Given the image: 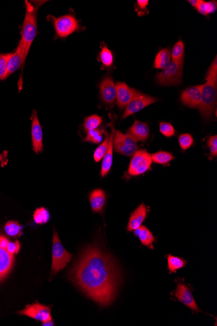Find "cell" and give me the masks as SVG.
Wrapping results in <instances>:
<instances>
[{
	"label": "cell",
	"instance_id": "1",
	"mask_svg": "<svg viewBox=\"0 0 217 326\" xmlns=\"http://www.w3.org/2000/svg\"><path fill=\"white\" fill-rule=\"evenodd\" d=\"M71 276L83 292L100 305L107 306L115 300L119 274L113 258L97 245L85 249Z\"/></svg>",
	"mask_w": 217,
	"mask_h": 326
},
{
	"label": "cell",
	"instance_id": "2",
	"mask_svg": "<svg viewBox=\"0 0 217 326\" xmlns=\"http://www.w3.org/2000/svg\"><path fill=\"white\" fill-rule=\"evenodd\" d=\"M217 98V60L213 62L208 69L206 82L202 85V102L199 110L202 119L209 121L212 118L216 107Z\"/></svg>",
	"mask_w": 217,
	"mask_h": 326
},
{
	"label": "cell",
	"instance_id": "3",
	"mask_svg": "<svg viewBox=\"0 0 217 326\" xmlns=\"http://www.w3.org/2000/svg\"><path fill=\"white\" fill-rule=\"evenodd\" d=\"M26 16L21 31V43L25 50L27 58L31 44L37 33V11L30 2L26 1Z\"/></svg>",
	"mask_w": 217,
	"mask_h": 326
},
{
	"label": "cell",
	"instance_id": "4",
	"mask_svg": "<svg viewBox=\"0 0 217 326\" xmlns=\"http://www.w3.org/2000/svg\"><path fill=\"white\" fill-rule=\"evenodd\" d=\"M183 62H170L162 72L156 74L157 84L162 86L182 84Z\"/></svg>",
	"mask_w": 217,
	"mask_h": 326
},
{
	"label": "cell",
	"instance_id": "5",
	"mask_svg": "<svg viewBox=\"0 0 217 326\" xmlns=\"http://www.w3.org/2000/svg\"><path fill=\"white\" fill-rule=\"evenodd\" d=\"M52 264H51V275H55L61 269L64 268L70 262L73 254H71L64 249L59 239L58 233L54 229L53 231V246H52Z\"/></svg>",
	"mask_w": 217,
	"mask_h": 326
},
{
	"label": "cell",
	"instance_id": "6",
	"mask_svg": "<svg viewBox=\"0 0 217 326\" xmlns=\"http://www.w3.org/2000/svg\"><path fill=\"white\" fill-rule=\"evenodd\" d=\"M152 155L147 150H136L132 156L128 168V175L138 177L152 170Z\"/></svg>",
	"mask_w": 217,
	"mask_h": 326
},
{
	"label": "cell",
	"instance_id": "7",
	"mask_svg": "<svg viewBox=\"0 0 217 326\" xmlns=\"http://www.w3.org/2000/svg\"><path fill=\"white\" fill-rule=\"evenodd\" d=\"M113 148L117 153L130 157L137 150V141L129 133L123 134L117 130H113Z\"/></svg>",
	"mask_w": 217,
	"mask_h": 326
},
{
	"label": "cell",
	"instance_id": "8",
	"mask_svg": "<svg viewBox=\"0 0 217 326\" xmlns=\"http://www.w3.org/2000/svg\"><path fill=\"white\" fill-rule=\"evenodd\" d=\"M158 99L154 96L148 95V94L142 93L136 90L133 97L132 98L131 100L126 107V108L123 114L122 119H126L134 114L137 113L149 105L158 102Z\"/></svg>",
	"mask_w": 217,
	"mask_h": 326
},
{
	"label": "cell",
	"instance_id": "9",
	"mask_svg": "<svg viewBox=\"0 0 217 326\" xmlns=\"http://www.w3.org/2000/svg\"><path fill=\"white\" fill-rule=\"evenodd\" d=\"M54 27L57 35L64 38L75 32L79 28V23L74 16L67 15L55 19Z\"/></svg>",
	"mask_w": 217,
	"mask_h": 326
},
{
	"label": "cell",
	"instance_id": "10",
	"mask_svg": "<svg viewBox=\"0 0 217 326\" xmlns=\"http://www.w3.org/2000/svg\"><path fill=\"white\" fill-rule=\"evenodd\" d=\"M19 314L30 317L42 322L52 319L51 316V308L38 302L27 305L25 309L19 312Z\"/></svg>",
	"mask_w": 217,
	"mask_h": 326
},
{
	"label": "cell",
	"instance_id": "11",
	"mask_svg": "<svg viewBox=\"0 0 217 326\" xmlns=\"http://www.w3.org/2000/svg\"><path fill=\"white\" fill-rule=\"evenodd\" d=\"M182 104L191 108H199L202 102V85L185 89L181 94Z\"/></svg>",
	"mask_w": 217,
	"mask_h": 326
},
{
	"label": "cell",
	"instance_id": "12",
	"mask_svg": "<svg viewBox=\"0 0 217 326\" xmlns=\"http://www.w3.org/2000/svg\"><path fill=\"white\" fill-rule=\"evenodd\" d=\"M175 297L178 301L185 306L190 308L192 311L201 312L197 305L196 301L192 295L191 290L183 283H179L177 285Z\"/></svg>",
	"mask_w": 217,
	"mask_h": 326
},
{
	"label": "cell",
	"instance_id": "13",
	"mask_svg": "<svg viewBox=\"0 0 217 326\" xmlns=\"http://www.w3.org/2000/svg\"><path fill=\"white\" fill-rule=\"evenodd\" d=\"M32 124H31V139L33 151L39 154L43 149V136L42 129L40 124L37 112L33 111L32 114Z\"/></svg>",
	"mask_w": 217,
	"mask_h": 326
},
{
	"label": "cell",
	"instance_id": "14",
	"mask_svg": "<svg viewBox=\"0 0 217 326\" xmlns=\"http://www.w3.org/2000/svg\"><path fill=\"white\" fill-rule=\"evenodd\" d=\"M115 85L116 103L118 108L122 110L130 102L136 90L131 88L124 82H117Z\"/></svg>",
	"mask_w": 217,
	"mask_h": 326
},
{
	"label": "cell",
	"instance_id": "15",
	"mask_svg": "<svg viewBox=\"0 0 217 326\" xmlns=\"http://www.w3.org/2000/svg\"><path fill=\"white\" fill-rule=\"evenodd\" d=\"M100 97L106 104H113L116 100V85L113 78L107 76L100 84Z\"/></svg>",
	"mask_w": 217,
	"mask_h": 326
},
{
	"label": "cell",
	"instance_id": "16",
	"mask_svg": "<svg viewBox=\"0 0 217 326\" xmlns=\"http://www.w3.org/2000/svg\"><path fill=\"white\" fill-rule=\"evenodd\" d=\"M26 60L25 50H24L23 46L20 42L17 49L14 53H12L9 60L8 68H7V78L21 68Z\"/></svg>",
	"mask_w": 217,
	"mask_h": 326
},
{
	"label": "cell",
	"instance_id": "17",
	"mask_svg": "<svg viewBox=\"0 0 217 326\" xmlns=\"http://www.w3.org/2000/svg\"><path fill=\"white\" fill-rule=\"evenodd\" d=\"M148 211L149 210L147 206L144 204H141L131 213L127 226V231L128 232H132L142 226L147 217Z\"/></svg>",
	"mask_w": 217,
	"mask_h": 326
},
{
	"label": "cell",
	"instance_id": "18",
	"mask_svg": "<svg viewBox=\"0 0 217 326\" xmlns=\"http://www.w3.org/2000/svg\"><path fill=\"white\" fill-rule=\"evenodd\" d=\"M127 133L133 136L136 141L144 142L150 136L149 126L146 123L135 120L131 127L129 128Z\"/></svg>",
	"mask_w": 217,
	"mask_h": 326
},
{
	"label": "cell",
	"instance_id": "19",
	"mask_svg": "<svg viewBox=\"0 0 217 326\" xmlns=\"http://www.w3.org/2000/svg\"><path fill=\"white\" fill-rule=\"evenodd\" d=\"M89 201L94 213H102L106 203V195L102 189H96L90 193Z\"/></svg>",
	"mask_w": 217,
	"mask_h": 326
},
{
	"label": "cell",
	"instance_id": "20",
	"mask_svg": "<svg viewBox=\"0 0 217 326\" xmlns=\"http://www.w3.org/2000/svg\"><path fill=\"white\" fill-rule=\"evenodd\" d=\"M14 255L0 248V282L8 275L14 262Z\"/></svg>",
	"mask_w": 217,
	"mask_h": 326
},
{
	"label": "cell",
	"instance_id": "21",
	"mask_svg": "<svg viewBox=\"0 0 217 326\" xmlns=\"http://www.w3.org/2000/svg\"><path fill=\"white\" fill-rule=\"evenodd\" d=\"M113 134L112 131L110 136H109L108 148H107L106 153L102 159L101 172H100V175L102 177H106L111 171L112 164H113Z\"/></svg>",
	"mask_w": 217,
	"mask_h": 326
},
{
	"label": "cell",
	"instance_id": "22",
	"mask_svg": "<svg viewBox=\"0 0 217 326\" xmlns=\"http://www.w3.org/2000/svg\"><path fill=\"white\" fill-rule=\"evenodd\" d=\"M134 235L138 238L143 246L149 247L150 249H154L153 244L156 242V238L146 227L141 226L140 228L136 229L134 231Z\"/></svg>",
	"mask_w": 217,
	"mask_h": 326
},
{
	"label": "cell",
	"instance_id": "23",
	"mask_svg": "<svg viewBox=\"0 0 217 326\" xmlns=\"http://www.w3.org/2000/svg\"><path fill=\"white\" fill-rule=\"evenodd\" d=\"M171 53L169 49L165 48L161 49L156 56L154 60V67L158 69H163L171 62Z\"/></svg>",
	"mask_w": 217,
	"mask_h": 326
},
{
	"label": "cell",
	"instance_id": "24",
	"mask_svg": "<svg viewBox=\"0 0 217 326\" xmlns=\"http://www.w3.org/2000/svg\"><path fill=\"white\" fill-rule=\"evenodd\" d=\"M168 261V269L170 271V274L176 273L178 269L183 268L187 264L186 260L183 258L176 257L172 255H168L167 257Z\"/></svg>",
	"mask_w": 217,
	"mask_h": 326
},
{
	"label": "cell",
	"instance_id": "25",
	"mask_svg": "<svg viewBox=\"0 0 217 326\" xmlns=\"http://www.w3.org/2000/svg\"><path fill=\"white\" fill-rule=\"evenodd\" d=\"M175 158L171 153L167 151H158L152 154V159L153 162L166 166Z\"/></svg>",
	"mask_w": 217,
	"mask_h": 326
},
{
	"label": "cell",
	"instance_id": "26",
	"mask_svg": "<svg viewBox=\"0 0 217 326\" xmlns=\"http://www.w3.org/2000/svg\"><path fill=\"white\" fill-rule=\"evenodd\" d=\"M103 122V119L98 115L87 117L85 119L84 128L86 132L98 129Z\"/></svg>",
	"mask_w": 217,
	"mask_h": 326
},
{
	"label": "cell",
	"instance_id": "27",
	"mask_svg": "<svg viewBox=\"0 0 217 326\" xmlns=\"http://www.w3.org/2000/svg\"><path fill=\"white\" fill-rule=\"evenodd\" d=\"M185 55V46L182 40L177 42L172 48V61L176 62H183Z\"/></svg>",
	"mask_w": 217,
	"mask_h": 326
},
{
	"label": "cell",
	"instance_id": "28",
	"mask_svg": "<svg viewBox=\"0 0 217 326\" xmlns=\"http://www.w3.org/2000/svg\"><path fill=\"white\" fill-rule=\"evenodd\" d=\"M7 235L10 237H21L22 235V227L16 221H10L4 226Z\"/></svg>",
	"mask_w": 217,
	"mask_h": 326
},
{
	"label": "cell",
	"instance_id": "29",
	"mask_svg": "<svg viewBox=\"0 0 217 326\" xmlns=\"http://www.w3.org/2000/svg\"><path fill=\"white\" fill-rule=\"evenodd\" d=\"M109 136L110 135L106 134L104 141L98 146L95 152H94L93 157L96 162H99V161H101L105 154H106L109 146Z\"/></svg>",
	"mask_w": 217,
	"mask_h": 326
},
{
	"label": "cell",
	"instance_id": "30",
	"mask_svg": "<svg viewBox=\"0 0 217 326\" xmlns=\"http://www.w3.org/2000/svg\"><path fill=\"white\" fill-rule=\"evenodd\" d=\"M196 8L200 14L206 16L213 13L216 11V2H205L200 0Z\"/></svg>",
	"mask_w": 217,
	"mask_h": 326
},
{
	"label": "cell",
	"instance_id": "31",
	"mask_svg": "<svg viewBox=\"0 0 217 326\" xmlns=\"http://www.w3.org/2000/svg\"><path fill=\"white\" fill-rule=\"evenodd\" d=\"M104 129L98 128L95 130L87 132L85 141L92 143L98 144L101 143L104 139Z\"/></svg>",
	"mask_w": 217,
	"mask_h": 326
},
{
	"label": "cell",
	"instance_id": "32",
	"mask_svg": "<svg viewBox=\"0 0 217 326\" xmlns=\"http://www.w3.org/2000/svg\"><path fill=\"white\" fill-rule=\"evenodd\" d=\"M50 213L46 208L41 207L36 209L33 213V219L37 224L42 225L48 223L50 220Z\"/></svg>",
	"mask_w": 217,
	"mask_h": 326
},
{
	"label": "cell",
	"instance_id": "33",
	"mask_svg": "<svg viewBox=\"0 0 217 326\" xmlns=\"http://www.w3.org/2000/svg\"><path fill=\"white\" fill-rule=\"evenodd\" d=\"M12 53H0V80H4L7 78V68L9 60Z\"/></svg>",
	"mask_w": 217,
	"mask_h": 326
},
{
	"label": "cell",
	"instance_id": "34",
	"mask_svg": "<svg viewBox=\"0 0 217 326\" xmlns=\"http://www.w3.org/2000/svg\"><path fill=\"white\" fill-rule=\"evenodd\" d=\"M100 58L104 66L109 67L113 64V53L106 46L104 47L100 51Z\"/></svg>",
	"mask_w": 217,
	"mask_h": 326
},
{
	"label": "cell",
	"instance_id": "35",
	"mask_svg": "<svg viewBox=\"0 0 217 326\" xmlns=\"http://www.w3.org/2000/svg\"><path fill=\"white\" fill-rule=\"evenodd\" d=\"M179 144L181 149L186 150L193 145L194 139L191 134H183L179 136Z\"/></svg>",
	"mask_w": 217,
	"mask_h": 326
},
{
	"label": "cell",
	"instance_id": "36",
	"mask_svg": "<svg viewBox=\"0 0 217 326\" xmlns=\"http://www.w3.org/2000/svg\"><path fill=\"white\" fill-rule=\"evenodd\" d=\"M160 131L163 136L167 138H171L176 134L175 129L171 123L161 122L160 123Z\"/></svg>",
	"mask_w": 217,
	"mask_h": 326
},
{
	"label": "cell",
	"instance_id": "37",
	"mask_svg": "<svg viewBox=\"0 0 217 326\" xmlns=\"http://www.w3.org/2000/svg\"><path fill=\"white\" fill-rule=\"evenodd\" d=\"M207 146L209 148L210 155L212 157L217 156V136H210L207 141Z\"/></svg>",
	"mask_w": 217,
	"mask_h": 326
},
{
	"label": "cell",
	"instance_id": "38",
	"mask_svg": "<svg viewBox=\"0 0 217 326\" xmlns=\"http://www.w3.org/2000/svg\"><path fill=\"white\" fill-rule=\"evenodd\" d=\"M6 249L9 253L15 255V254L19 252L20 249H21V244L18 240H16L15 242L10 241Z\"/></svg>",
	"mask_w": 217,
	"mask_h": 326
},
{
	"label": "cell",
	"instance_id": "39",
	"mask_svg": "<svg viewBox=\"0 0 217 326\" xmlns=\"http://www.w3.org/2000/svg\"><path fill=\"white\" fill-rule=\"evenodd\" d=\"M10 242V240L4 236L0 235V248L6 249L7 246Z\"/></svg>",
	"mask_w": 217,
	"mask_h": 326
},
{
	"label": "cell",
	"instance_id": "40",
	"mask_svg": "<svg viewBox=\"0 0 217 326\" xmlns=\"http://www.w3.org/2000/svg\"><path fill=\"white\" fill-rule=\"evenodd\" d=\"M149 0H138L137 5L140 10H146L147 7L149 5Z\"/></svg>",
	"mask_w": 217,
	"mask_h": 326
},
{
	"label": "cell",
	"instance_id": "41",
	"mask_svg": "<svg viewBox=\"0 0 217 326\" xmlns=\"http://www.w3.org/2000/svg\"><path fill=\"white\" fill-rule=\"evenodd\" d=\"M7 157H8V152H4V153L0 154V162L2 163V167L5 166L7 163H8V158H7Z\"/></svg>",
	"mask_w": 217,
	"mask_h": 326
},
{
	"label": "cell",
	"instance_id": "42",
	"mask_svg": "<svg viewBox=\"0 0 217 326\" xmlns=\"http://www.w3.org/2000/svg\"><path fill=\"white\" fill-rule=\"evenodd\" d=\"M42 325L43 326H53L54 325V323H53L52 319L50 320H47L42 322Z\"/></svg>",
	"mask_w": 217,
	"mask_h": 326
},
{
	"label": "cell",
	"instance_id": "43",
	"mask_svg": "<svg viewBox=\"0 0 217 326\" xmlns=\"http://www.w3.org/2000/svg\"><path fill=\"white\" fill-rule=\"evenodd\" d=\"M189 2L190 4H191V5L194 8H196L197 6H198V4L199 3V2H200V0H189L188 1Z\"/></svg>",
	"mask_w": 217,
	"mask_h": 326
}]
</instances>
